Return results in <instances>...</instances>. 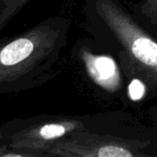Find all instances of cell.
Listing matches in <instances>:
<instances>
[{
  "label": "cell",
  "instance_id": "cell-1",
  "mask_svg": "<svg viewBox=\"0 0 157 157\" xmlns=\"http://www.w3.org/2000/svg\"><path fill=\"white\" fill-rule=\"evenodd\" d=\"M66 24L59 17L0 42V95L18 93L43 85L65 42Z\"/></svg>",
  "mask_w": 157,
  "mask_h": 157
},
{
  "label": "cell",
  "instance_id": "cell-2",
  "mask_svg": "<svg viewBox=\"0 0 157 157\" xmlns=\"http://www.w3.org/2000/svg\"><path fill=\"white\" fill-rule=\"evenodd\" d=\"M98 13L116 35L129 56L157 83V42L111 0H97Z\"/></svg>",
  "mask_w": 157,
  "mask_h": 157
},
{
  "label": "cell",
  "instance_id": "cell-3",
  "mask_svg": "<svg viewBox=\"0 0 157 157\" xmlns=\"http://www.w3.org/2000/svg\"><path fill=\"white\" fill-rule=\"evenodd\" d=\"M79 55L83 60L89 76L99 86L109 91L120 86V74L113 60L107 56H97L82 48Z\"/></svg>",
  "mask_w": 157,
  "mask_h": 157
},
{
  "label": "cell",
  "instance_id": "cell-4",
  "mask_svg": "<svg viewBox=\"0 0 157 157\" xmlns=\"http://www.w3.org/2000/svg\"><path fill=\"white\" fill-rule=\"evenodd\" d=\"M30 0H0V35L5 27ZM2 38L0 36V42Z\"/></svg>",
  "mask_w": 157,
  "mask_h": 157
},
{
  "label": "cell",
  "instance_id": "cell-5",
  "mask_svg": "<svg viewBox=\"0 0 157 157\" xmlns=\"http://www.w3.org/2000/svg\"><path fill=\"white\" fill-rule=\"evenodd\" d=\"M144 91L145 89L144 84L138 79L132 80L129 86V95L132 100L141 99L144 95Z\"/></svg>",
  "mask_w": 157,
  "mask_h": 157
},
{
  "label": "cell",
  "instance_id": "cell-6",
  "mask_svg": "<svg viewBox=\"0 0 157 157\" xmlns=\"http://www.w3.org/2000/svg\"><path fill=\"white\" fill-rule=\"evenodd\" d=\"M148 5V11L153 16H157V0H146Z\"/></svg>",
  "mask_w": 157,
  "mask_h": 157
},
{
  "label": "cell",
  "instance_id": "cell-7",
  "mask_svg": "<svg viewBox=\"0 0 157 157\" xmlns=\"http://www.w3.org/2000/svg\"><path fill=\"white\" fill-rule=\"evenodd\" d=\"M7 154V150L5 148H1L0 147V156H6V155Z\"/></svg>",
  "mask_w": 157,
  "mask_h": 157
}]
</instances>
